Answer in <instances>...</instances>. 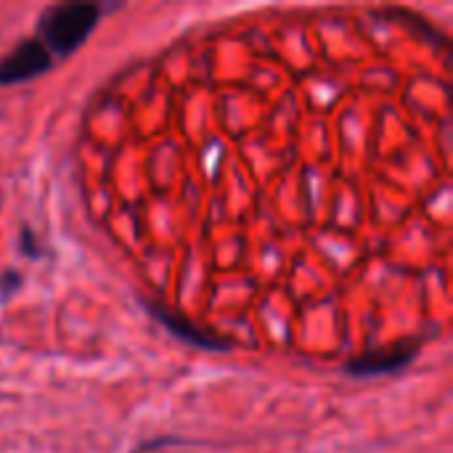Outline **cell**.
Wrapping results in <instances>:
<instances>
[{
  "label": "cell",
  "mask_w": 453,
  "mask_h": 453,
  "mask_svg": "<svg viewBox=\"0 0 453 453\" xmlns=\"http://www.w3.org/2000/svg\"><path fill=\"white\" fill-rule=\"evenodd\" d=\"M104 11L106 5L90 3V0L56 3L42 11L37 21V40L48 48L53 58L72 56L93 35Z\"/></svg>",
  "instance_id": "6da1fadb"
},
{
  "label": "cell",
  "mask_w": 453,
  "mask_h": 453,
  "mask_svg": "<svg viewBox=\"0 0 453 453\" xmlns=\"http://www.w3.org/2000/svg\"><path fill=\"white\" fill-rule=\"evenodd\" d=\"M422 345H425V340L411 337V340H401V342H393V345H382V348L366 350V353L356 356L353 361H348L345 372L350 377H361V380L398 374V372L409 369L419 358Z\"/></svg>",
  "instance_id": "7a4b0ae2"
},
{
  "label": "cell",
  "mask_w": 453,
  "mask_h": 453,
  "mask_svg": "<svg viewBox=\"0 0 453 453\" xmlns=\"http://www.w3.org/2000/svg\"><path fill=\"white\" fill-rule=\"evenodd\" d=\"M53 61L56 58L48 53V48L37 37H24L16 42V48H11L0 58V85L8 88V85L37 80L45 72H50Z\"/></svg>",
  "instance_id": "3957f363"
},
{
  "label": "cell",
  "mask_w": 453,
  "mask_h": 453,
  "mask_svg": "<svg viewBox=\"0 0 453 453\" xmlns=\"http://www.w3.org/2000/svg\"><path fill=\"white\" fill-rule=\"evenodd\" d=\"M143 305L154 316V321H159L180 342H188V345H194L199 350H210V353H228L234 348L231 340H226V337H220V334H215V332H210V329H204V326H199V324H194V321H188V319H183L178 313H173L170 308H165L157 300H146Z\"/></svg>",
  "instance_id": "277c9868"
},
{
  "label": "cell",
  "mask_w": 453,
  "mask_h": 453,
  "mask_svg": "<svg viewBox=\"0 0 453 453\" xmlns=\"http://www.w3.org/2000/svg\"><path fill=\"white\" fill-rule=\"evenodd\" d=\"M19 247H21V252H24L27 257H40V255H42V247H40V242H37V234H35V231H29V228H24V231H21V236H19Z\"/></svg>",
  "instance_id": "5b68a950"
},
{
  "label": "cell",
  "mask_w": 453,
  "mask_h": 453,
  "mask_svg": "<svg viewBox=\"0 0 453 453\" xmlns=\"http://www.w3.org/2000/svg\"><path fill=\"white\" fill-rule=\"evenodd\" d=\"M16 289H21V276L16 271H8L0 276V297H11Z\"/></svg>",
  "instance_id": "8992f818"
}]
</instances>
